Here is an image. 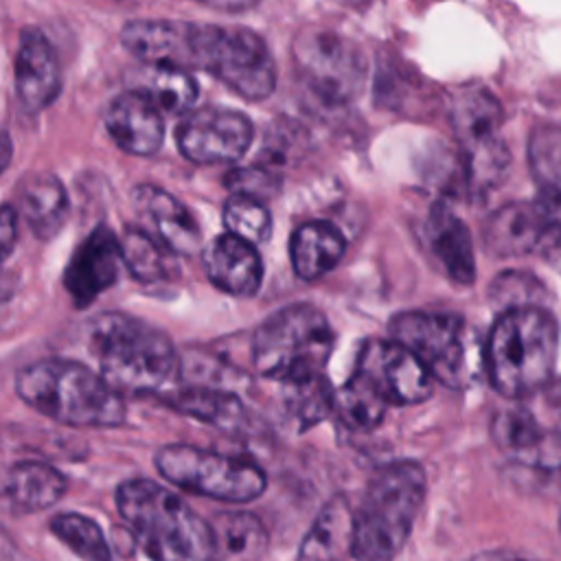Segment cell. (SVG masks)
Segmentation results:
<instances>
[{"label":"cell","mask_w":561,"mask_h":561,"mask_svg":"<svg viewBox=\"0 0 561 561\" xmlns=\"http://www.w3.org/2000/svg\"><path fill=\"white\" fill-rule=\"evenodd\" d=\"M99 375L118 394H164L182 377L167 333L127 313H99L88 327Z\"/></svg>","instance_id":"6da1fadb"},{"label":"cell","mask_w":561,"mask_h":561,"mask_svg":"<svg viewBox=\"0 0 561 561\" xmlns=\"http://www.w3.org/2000/svg\"><path fill=\"white\" fill-rule=\"evenodd\" d=\"M559 353V324L539 305L504 309L489 331L482 366L491 386L508 397L541 390L554 373Z\"/></svg>","instance_id":"7a4b0ae2"},{"label":"cell","mask_w":561,"mask_h":561,"mask_svg":"<svg viewBox=\"0 0 561 561\" xmlns=\"http://www.w3.org/2000/svg\"><path fill=\"white\" fill-rule=\"evenodd\" d=\"M116 508L151 561H213L210 524L164 484L121 482Z\"/></svg>","instance_id":"3957f363"},{"label":"cell","mask_w":561,"mask_h":561,"mask_svg":"<svg viewBox=\"0 0 561 561\" xmlns=\"http://www.w3.org/2000/svg\"><path fill=\"white\" fill-rule=\"evenodd\" d=\"M18 397L46 419L70 427H116L125 421V399L105 379L72 359H39L15 375Z\"/></svg>","instance_id":"277c9868"},{"label":"cell","mask_w":561,"mask_h":561,"mask_svg":"<svg viewBox=\"0 0 561 561\" xmlns=\"http://www.w3.org/2000/svg\"><path fill=\"white\" fill-rule=\"evenodd\" d=\"M425 489V471L414 460L379 467L355 511L353 557L357 561H392L414 528Z\"/></svg>","instance_id":"5b68a950"},{"label":"cell","mask_w":561,"mask_h":561,"mask_svg":"<svg viewBox=\"0 0 561 561\" xmlns=\"http://www.w3.org/2000/svg\"><path fill=\"white\" fill-rule=\"evenodd\" d=\"M333 329L327 316L307 302L287 305L267 316L252 337L254 370L285 386L322 377L333 351Z\"/></svg>","instance_id":"8992f818"},{"label":"cell","mask_w":561,"mask_h":561,"mask_svg":"<svg viewBox=\"0 0 561 561\" xmlns=\"http://www.w3.org/2000/svg\"><path fill=\"white\" fill-rule=\"evenodd\" d=\"M388 331L425 366L432 379L451 390L473 386L484 368L482 346L460 316L401 311L390 318Z\"/></svg>","instance_id":"52a82bcc"},{"label":"cell","mask_w":561,"mask_h":561,"mask_svg":"<svg viewBox=\"0 0 561 561\" xmlns=\"http://www.w3.org/2000/svg\"><path fill=\"white\" fill-rule=\"evenodd\" d=\"M451 127L460 145V171L451 191L478 199L506 175L508 149L502 142V105L484 88H467L451 101Z\"/></svg>","instance_id":"ba28073f"},{"label":"cell","mask_w":561,"mask_h":561,"mask_svg":"<svg viewBox=\"0 0 561 561\" xmlns=\"http://www.w3.org/2000/svg\"><path fill=\"white\" fill-rule=\"evenodd\" d=\"M191 68H202L248 101L267 99L276 88L274 57L254 31L243 26L191 24Z\"/></svg>","instance_id":"9c48e42d"},{"label":"cell","mask_w":561,"mask_h":561,"mask_svg":"<svg viewBox=\"0 0 561 561\" xmlns=\"http://www.w3.org/2000/svg\"><path fill=\"white\" fill-rule=\"evenodd\" d=\"M153 460L158 473L173 486L219 502H250L267 486L263 469L245 456L175 443L160 447Z\"/></svg>","instance_id":"30bf717a"},{"label":"cell","mask_w":561,"mask_h":561,"mask_svg":"<svg viewBox=\"0 0 561 561\" xmlns=\"http://www.w3.org/2000/svg\"><path fill=\"white\" fill-rule=\"evenodd\" d=\"M294 61L307 88L329 105L353 101L366 79L362 48L337 33H302L294 42Z\"/></svg>","instance_id":"8fae6325"},{"label":"cell","mask_w":561,"mask_h":561,"mask_svg":"<svg viewBox=\"0 0 561 561\" xmlns=\"http://www.w3.org/2000/svg\"><path fill=\"white\" fill-rule=\"evenodd\" d=\"M252 136L245 114L217 105L188 112L175 131L180 153L195 164L237 162L250 149Z\"/></svg>","instance_id":"7c38bea8"},{"label":"cell","mask_w":561,"mask_h":561,"mask_svg":"<svg viewBox=\"0 0 561 561\" xmlns=\"http://www.w3.org/2000/svg\"><path fill=\"white\" fill-rule=\"evenodd\" d=\"M355 373L388 405H416L432 397L434 379L397 340H366L359 348Z\"/></svg>","instance_id":"4fadbf2b"},{"label":"cell","mask_w":561,"mask_h":561,"mask_svg":"<svg viewBox=\"0 0 561 561\" xmlns=\"http://www.w3.org/2000/svg\"><path fill=\"white\" fill-rule=\"evenodd\" d=\"M482 241L493 256H522L561 245V230L541 199L511 202L489 215Z\"/></svg>","instance_id":"5bb4252c"},{"label":"cell","mask_w":561,"mask_h":561,"mask_svg":"<svg viewBox=\"0 0 561 561\" xmlns=\"http://www.w3.org/2000/svg\"><path fill=\"white\" fill-rule=\"evenodd\" d=\"M121 267V239L107 226H96L75 250L64 272V287L75 307L92 305L118 280Z\"/></svg>","instance_id":"9a60e30c"},{"label":"cell","mask_w":561,"mask_h":561,"mask_svg":"<svg viewBox=\"0 0 561 561\" xmlns=\"http://www.w3.org/2000/svg\"><path fill=\"white\" fill-rule=\"evenodd\" d=\"M61 90V68L57 53L39 28H24L15 50V96L20 105L35 114L46 110Z\"/></svg>","instance_id":"2e32d148"},{"label":"cell","mask_w":561,"mask_h":561,"mask_svg":"<svg viewBox=\"0 0 561 561\" xmlns=\"http://www.w3.org/2000/svg\"><path fill=\"white\" fill-rule=\"evenodd\" d=\"M491 436L506 456L530 467H561V432L537 421L526 408L502 410L495 414Z\"/></svg>","instance_id":"e0dca14e"},{"label":"cell","mask_w":561,"mask_h":561,"mask_svg":"<svg viewBox=\"0 0 561 561\" xmlns=\"http://www.w3.org/2000/svg\"><path fill=\"white\" fill-rule=\"evenodd\" d=\"M136 213L149 224L151 232L169 252L193 254L199 248V226L191 210L169 191L156 184H138L131 191Z\"/></svg>","instance_id":"ac0fdd59"},{"label":"cell","mask_w":561,"mask_h":561,"mask_svg":"<svg viewBox=\"0 0 561 561\" xmlns=\"http://www.w3.org/2000/svg\"><path fill=\"white\" fill-rule=\"evenodd\" d=\"M105 131L118 149L131 156H153L164 140L162 114L136 90L114 96L103 116Z\"/></svg>","instance_id":"d6986e66"},{"label":"cell","mask_w":561,"mask_h":561,"mask_svg":"<svg viewBox=\"0 0 561 561\" xmlns=\"http://www.w3.org/2000/svg\"><path fill=\"white\" fill-rule=\"evenodd\" d=\"M208 280L230 296H254L263 280V261L254 243L237 234L215 237L202 252Z\"/></svg>","instance_id":"ffe728a7"},{"label":"cell","mask_w":561,"mask_h":561,"mask_svg":"<svg viewBox=\"0 0 561 561\" xmlns=\"http://www.w3.org/2000/svg\"><path fill=\"white\" fill-rule=\"evenodd\" d=\"M66 478L44 462H18L0 476V508L28 515L50 508L66 493Z\"/></svg>","instance_id":"44dd1931"},{"label":"cell","mask_w":561,"mask_h":561,"mask_svg":"<svg viewBox=\"0 0 561 561\" xmlns=\"http://www.w3.org/2000/svg\"><path fill=\"white\" fill-rule=\"evenodd\" d=\"M425 241L443 272L458 285L476 280L473 241L462 219L445 204H434L425 221Z\"/></svg>","instance_id":"7402d4cb"},{"label":"cell","mask_w":561,"mask_h":561,"mask_svg":"<svg viewBox=\"0 0 561 561\" xmlns=\"http://www.w3.org/2000/svg\"><path fill=\"white\" fill-rule=\"evenodd\" d=\"M191 22L134 20L121 31V44L142 64H171L191 68L188 59Z\"/></svg>","instance_id":"603a6c76"},{"label":"cell","mask_w":561,"mask_h":561,"mask_svg":"<svg viewBox=\"0 0 561 561\" xmlns=\"http://www.w3.org/2000/svg\"><path fill=\"white\" fill-rule=\"evenodd\" d=\"M355 511L344 495L331 497L305 533L296 561H346L353 557Z\"/></svg>","instance_id":"cb8c5ba5"},{"label":"cell","mask_w":561,"mask_h":561,"mask_svg":"<svg viewBox=\"0 0 561 561\" xmlns=\"http://www.w3.org/2000/svg\"><path fill=\"white\" fill-rule=\"evenodd\" d=\"M346 241L331 221H307L289 239V259L298 278L316 280L331 272L344 256Z\"/></svg>","instance_id":"d4e9b609"},{"label":"cell","mask_w":561,"mask_h":561,"mask_svg":"<svg viewBox=\"0 0 561 561\" xmlns=\"http://www.w3.org/2000/svg\"><path fill=\"white\" fill-rule=\"evenodd\" d=\"M164 401L180 414L193 416L224 432H239L245 425V408L241 399L226 388L199 383L171 388L164 392Z\"/></svg>","instance_id":"484cf974"},{"label":"cell","mask_w":561,"mask_h":561,"mask_svg":"<svg viewBox=\"0 0 561 561\" xmlns=\"http://www.w3.org/2000/svg\"><path fill=\"white\" fill-rule=\"evenodd\" d=\"M131 90L142 94L162 116L186 114L197 101L195 77L171 64H145Z\"/></svg>","instance_id":"4316f807"},{"label":"cell","mask_w":561,"mask_h":561,"mask_svg":"<svg viewBox=\"0 0 561 561\" xmlns=\"http://www.w3.org/2000/svg\"><path fill=\"white\" fill-rule=\"evenodd\" d=\"M68 195L64 184L53 173H37L22 182L20 208L39 239H53L68 217Z\"/></svg>","instance_id":"83f0119b"},{"label":"cell","mask_w":561,"mask_h":561,"mask_svg":"<svg viewBox=\"0 0 561 561\" xmlns=\"http://www.w3.org/2000/svg\"><path fill=\"white\" fill-rule=\"evenodd\" d=\"M210 524L213 561H252L267 546V530L256 515L219 513Z\"/></svg>","instance_id":"f1b7e54d"},{"label":"cell","mask_w":561,"mask_h":561,"mask_svg":"<svg viewBox=\"0 0 561 561\" xmlns=\"http://www.w3.org/2000/svg\"><path fill=\"white\" fill-rule=\"evenodd\" d=\"M386 410L388 403L357 373H353L351 379L333 392L331 412H335L351 430H375L383 421Z\"/></svg>","instance_id":"f546056e"},{"label":"cell","mask_w":561,"mask_h":561,"mask_svg":"<svg viewBox=\"0 0 561 561\" xmlns=\"http://www.w3.org/2000/svg\"><path fill=\"white\" fill-rule=\"evenodd\" d=\"M528 167L543 202H561V125H539L528 140Z\"/></svg>","instance_id":"4dcf8cb0"},{"label":"cell","mask_w":561,"mask_h":561,"mask_svg":"<svg viewBox=\"0 0 561 561\" xmlns=\"http://www.w3.org/2000/svg\"><path fill=\"white\" fill-rule=\"evenodd\" d=\"M53 535L83 561H114L101 526L81 513H59L50 519Z\"/></svg>","instance_id":"1f68e13d"},{"label":"cell","mask_w":561,"mask_h":561,"mask_svg":"<svg viewBox=\"0 0 561 561\" xmlns=\"http://www.w3.org/2000/svg\"><path fill=\"white\" fill-rule=\"evenodd\" d=\"M164 245L142 228H125L121 237L123 267L140 283H156L167 276Z\"/></svg>","instance_id":"d6a6232c"},{"label":"cell","mask_w":561,"mask_h":561,"mask_svg":"<svg viewBox=\"0 0 561 561\" xmlns=\"http://www.w3.org/2000/svg\"><path fill=\"white\" fill-rule=\"evenodd\" d=\"M224 226L230 234H237L256 245L270 237L272 217L261 199L232 193L224 204Z\"/></svg>","instance_id":"836d02e7"},{"label":"cell","mask_w":561,"mask_h":561,"mask_svg":"<svg viewBox=\"0 0 561 561\" xmlns=\"http://www.w3.org/2000/svg\"><path fill=\"white\" fill-rule=\"evenodd\" d=\"M285 405L300 427H311L331 412L333 392L324 377L298 386H285Z\"/></svg>","instance_id":"e575fe53"},{"label":"cell","mask_w":561,"mask_h":561,"mask_svg":"<svg viewBox=\"0 0 561 561\" xmlns=\"http://www.w3.org/2000/svg\"><path fill=\"white\" fill-rule=\"evenodd\" d=\"M226 182L232 188V193H243V195H250V197H256V199L265 191L267 193L272 191V175L267 171H259V169L232 171Z\"/></svg>","instance_id":"d590c367"},{"label":"cell","mask_w":561,"mask_h":561,"mask_svg":"<svg viewBox=\"0 0 561 561\" xmlns=\"http://www.w3.org/2000/svg\"><path fill=\"white\" fill-rule=\"evenodd\" d=\"M18 241V213L13 206H0V265L9 259Z\"/></svg>","instance_id":"8d00e7d4"},{"label":"cell","mask_w":561,"mask_h":561,"mask_svg":"<svg viewBox=\"0 0 561 561\" xmlns=\"http://www.w3.org/2000/svg\"><path fill=\"white\" fill-rule=\"evenodd\" d=\"M11 156H13V142H11V136H9L7 131H0V173L9 167Z\"/></svg>","instance_id":"74e56055"},{"label":"cell","mask_w":561,"mask_h":561,"mask_svg":"<svg viewBox=\"0 0 561 561\" xmlns=\"http://www.w3.org/2000/svg\"><path fill=\"white\" fill-rule=\"evenodd\" d=\"M469 561H530V559H524V557H517V554H511V552H480L476 557H471Z\"/></svg>","instance_id":"f35d334b"},{"label":"cell","mask_w":561,"mask_h":561,"mask_svg":"<svg viewBox=\"0 0 561 561\" xmlns=\"http://www.w3.org/2000/svg\"><path fill=\"white\" fill-rule=\"evenodd\" d=\"M543 202V199H541ZM546 206H548V210H550V215H552V219H554V224H557V228L561 230V202H554V204H550V202H543Z\"/></svg>","instance_id":"ab89813d"},{"label":"cell","mask_w":561,"mask_h":561,"mask_svg":"<svg viewBox=\"0 0 561 561\" xmlns=\"http://www.w3.org/2000/svg\"><path fill=\"white\" fill-rule=\"evenodd\" d=\"M331 2H337V4H344V7H355V9H359V7L368 4L370 0H331Z\"/></svg>","instance_id":"60d3db41"},{"label":"cell","mask_w":561,"mask_h":561,"mask_svg":"<svg viewBox=\"0 0 561 561\" xmlns=\"http://www.w3.org/2000/svg\"><path fill=\"white\" fill-rule=\"evenodd\" d=\"M118 2H142V0H118Z\"/></svg>","instance_id":"b9f144b4"}]
</instances>
